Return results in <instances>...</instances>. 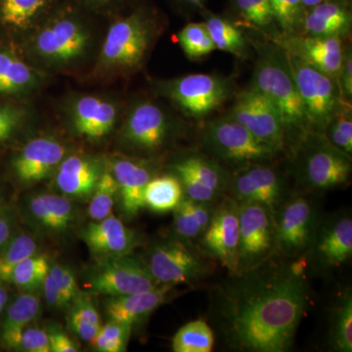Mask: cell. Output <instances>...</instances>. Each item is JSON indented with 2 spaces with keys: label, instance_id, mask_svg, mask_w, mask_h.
I'll return each instance as SVG.
<instances>
[{
  "label": "cell",
  "instance_id": "17",
  "mask_svg": "<svg viewBox=\"0 0 352 352\" xmlns=\"http://www.w3.org/2000/svg\"><path fill=\"white\" fill-rule=\"evenodd\" d=\"M52 76L30 63L12 41L0 38V101H31Z\"/></svg>",
  "mask_w": 352,
  "mask_h": 352
},
{
  "label": "cell",
  "instance_id": "5",
  "mask_svg": "<svg viewBox=\"0 0 352 352\" xmlns=\"http://www.w3.org/2000/svg\"><path fill=\"white\" fill-rule=\"evenodd\" d=\"M126 104L112 94L72 91L58 105L69 135L88 144H103L116 135Z\"/></svg>",
  "mask_w": 352,
  "mask_h": 352
},
{
  "label": "cell",
  "instance_id": "8",
  "mask_svg": "<svg viewBox=\"0 0 352 352\" xmlns=\"http://www.w3.org/2000/svg\"><path fill=\"white\" fill-rule=\"evenodd\" d=\"M153 90L186 117L203 119L230 97L232 87L230 80L214 74H191L155 80Z\"/></svg>",
  "mask_w": 352,
  "mask_h": 352
},
{
  "label": "cell",
  "instance_id": "42",
  "mask_svg": "<svg viewBox=\"0 0 352 352\" xmlns=\"http://www.w3.org/2000/svg\"><path fill=\"white\" fill-rule=\"evenodd\" d=\"M177 41L190 60L200 59L217 50L203 22H191L184 25L177 34Z\"/></svg>",
  "mask_w": 352,
  "mask_h": 352
},
{
  "label": "cell",
  "instance_id": "1",
  "mask_svg": "<svg viewBox=\"0 0 352 352\" xmlns=\"http://www.w3.org/2000/svg\"><path fill=\"white\" fill-rule=\"evenodd\" d=\"M305 261L234 276L224 292V330L239 351L285 352L291 349L307 307Z\"/></svg>",
  "mask_w": 352,
  "mask_h": 352
},
{
  "label": "cell",
  "instance_id": "34",
  "mask_svg": "<svg viewBox=\"0 0 352 352\" xmlns=\"http://www.w3.org/2000/svg\"><path fill=\"white\" fill-rule=\"evenodd\" d=\"M36 111L31 101H0V147L34 126Z\"/></svg>",
  "mask_w": 352,
  "mask_h": 352
},
{
  "label": "cell",
  "instance_id": "25",
  "mask_svg": "<svg viewBox=\"0 0 352 352\" xmlns=\"http://www.w3.org/2000/svg\"><path fill=\"white\" fill-rule=\"evenodd\" d=\"M61 0H0V38L17 44L57 6Z\"/></svg>",
  "mask_w": 352,
  "mask_h": 352
},
{
  "label": "cell",
  "instance_id": "53",
  "mask_svg": "<svg viewBox=\"0 0 352 352\" xmlns=\"http://www.w3.org/2000/svg\"><path fill=\"white\" fill-rule=\"evenodd\" d=\"M173 6L183 11H201L205 9L207 0H170Z\"/></svg>",
  "mask_w": 352,
  "mask_h": 352
},
{
  "label": "cell",
  "instance_id": "45",
  "mask_svg": "<svg viewBox=\"0 0 352 352\" xmlns=\"http://www.w3.org/2000/svg\"><path fill=\"white\" fill-rule=\"evenodd\" d=\"M173 212V229L178 240L191 244L193 241L200 239L204 231L192 212L188 197H183L179 205Z\"/></svg>",
  "mask_w": 352,
  "mask_h": 352
},
{
  "label": "cell",
  "instance_id": "3",
  "mask_svg": "<svg viewBox=\"0 0 352 352\" xmlns=\"http://www.w3.org/2000/svg\"><path fill=\"white\" fill-rule=\"evenodd\" d=\"M107 22L94 66L82 80L106 85L135 75L164 29L161 13L144 0Z\"/></svg>",
  "mask_w": 352,
  "mask_h": 352
},
{
  "label": "cell",
  "instance_id": "23",
  "mask_svg": "<svg viewBox=\"0 0 352 352\" xmlns=\"http://www.w3.org/2000/svg\"><path fill=\"white\" fill-rule=\"evenodd\" d=\"M287 52L296 55L326 75L339 80L344 51L340 36H289L276 41Z\"/></svg>",
  "mask_w": 352,
  "mask_h": 352
},
{
  "label": "cell",
  "instance_id": "7",
  "mask_svg": "<svg viewBox=\"0 0 352 352\" xmlns=\"http://www.w3.org/2000/svg\"><path fill=\"white\" fill-rule=\"evenodd\" d=\"M351 155L329 142L323 133L309 131L300 138L296 157L298 177L315 192L340 188L351 176Z\"/></svg>",
  "mask_w": 352,
  "mask_h": 352
},
{
  "label": "cell",
  "instance_id": "11",
  "mask_svg": "<svg viewBox=\"0 0 352 352\" xmlns=\"http://www.w3.org/2000/svg\"><path fill=\"white\" fill-rule=\"evenodd\" d=\"M74 149L68 140L53 132L32 134L11 157V175L23 186L38 184L52 177L64 157Z\"/></svg>",
  "mask_w": 352,
  "mask_h": 352
},
{
  "label": "cell",
  "instance_id": "14",
  "mask_svg": "<svg viewBox=\"0 0 352 352\" xmlns=\"http://www.w3.org/2000/svg\"><path fill=\"white\" fill-rule=\"evenodd\" d=\"M85 288L108 296L132 295L160 286L145 261L132 254L96 261Z\"/></svg>",
  "mask_w": 352,
  "mask_h": 352
},
{
  "label": "cell",
  "instance_id": "36",
  "mask_svg": "<svg viewBox=\"0 0 352 352\" xmlns=\"http://www.w3.org/2000/svg\"><path fill=\"white\" fill-rule=\"evenodd\" d=\"M38 240L27 232L14 233L11 239L0 249V281L9 283L14 268L32 254H38Z\"/></svg>",
  "mask_w": 352,
  "mask_h": 352
},
{
  "label": "cell",
  "instance_id": "4",
  "mask_svg": "<svg viewBox=\"0 0 352 352\" xmlns=\"http://www.w3.org/2000/svg\"><path fill=\"white\" fill-rule=\"evenodd\" d=\"M252 87L276 108L286 131L300 132L302 136L309 132L307 113L286 51L274 41L258 47Z\"/></svg>",
  "mask_w": 352,
  "mask_h": 352
},
{
  "label": "cell",
  "instance_id": "44",
  "mask_svg": "<svg viewBox=\"0 0 352 352\" xmlns=\"http://www.w3.org/2000/svg\"><path fill=\"white\" fill-rule=\"evenodd\" d=\"M329 142L342 151L352 154V117L351 104H344L323 132Z\"/></svg>",
  "mask_w": 352,
  "mask_h": 352
},
{
  "label": "cell",
  "instance_id": "39",
  "mask_svg": "<svg viewBox=\"0 0 352 352\" xmlns=\"http://www.w3.org/2000/svg\"><path fill=\"white\" fill-rule=\"evenodd\" d=\"M117 200H119L117 182L106 163L105 170L89 198L87 212L90 219L101 220L112 214Z\"/></svg>",
  "mask_w": 352,
  "mask_h": 352
},
{
  "label": "cell",
  "instance_id": "2",
  "mask_svg": "<svg viewBox=\"0 0 352 352\" xmlns=\"http://www.w3.org/2000/svg\"><path fill=\"white\" fill-rule=\"evenodd\" d=\"M103 32L99 19L69 0H61L16 45L23 56L41 71L52 76H71L82 80L94 66Z\"/></svg>",
  "mask_w": 352,
  "mask_h": 352
},
{
  "label": "cell",
  "instance_id": "51",
  "mask_svg": "<svg viewBox=\"0 0 352 352\" xmlns=\"http://www.w3.org/2000/svg\"><path fill=\"white\" fill-rule=\"evenodd\" d=\"M43 296L45 302L51 307L54 308H66L63 298L60 294L56 283L53 280L52 276L48 272L47 276L45 277L43 283Z\"/></svg>",
  "mask_w": 352,
  "mask_h": 352
},
{
  "label": "cell",
  "instance_id": "10",
  "mask_svg": "<svg viewBox=\"0 0 352 352\" xmlns=\"http://www.w3.org/2000/svg\"><path fill=\"white\" fill-rule=\"evenodd\" d=\"M286 53L307 113L309 131L323 133L333 116L347 104L342 99L339 80Z\"/></svg>",
  "mask_w": 352,
  "mask_h": 352
},
{
  "label": "cell",
  "instance_id": "47",
  "mask_svg": "<svg viewBox=\"0 0 352 352\" xmlns=\"http://www.w3.org/2000/svg\"><path fill=\"white\" fill-rule=\"evenodd\" d=\"M50 274L56 283L65 305L68 307L80 292L75 274L66 266L58 263L51 264Z\"/></svg>",
  "mask_w": 352,
  "mask_h": 352
},
{
  "label": "cell",
  "instance_id": "15",
  "mask_svg": "<svg viewBox=\"0 0 352 352\" xmlns=\"http://www.w3.org/2000/svg\"><path fill=\"white\" fill-rule=\"evenodd\" d=\"M239 203L223 195L200 239L203 252L219 261L232 276L239 270Z\"/></svg>",
  "mask_w": 352,
  "mask_h": 352
},
{
  "label": "cell",
  "instance_id": "6",
  "mask_svg": "<svg viewBox=\"0 0 352 352\" xmlns=\"http://www.w3.org/2000/svg\"><path fill=\"white\" fill-rule=\"evenodd\" d=\"M171 113L151 98L126 104L116 138L124 154L152 159L168 147L177 132Z\"/></svg>",
  "mask_w": 352,
  "mask_h": 352
},
{
  "label": "cell",
  "instance_id": "46",
  "mask_svg": "<svg viewBox=\"0 0 352 352\" xmlns=\"http://www.w3.org/2000/svg\"><path fill=\"white\" fill-rule=\"evenodd\" d=\"M99 20H109L142 0H69Z\"/></svg>",
  "mask_w": 352,
  "mask_h": 352
},
{
  "label": "cell",
  "instance_id": "50",
  "mask_svg": "<svg viewBox=\"0 0 352 352\" xmlns=\"http://www.w3.org/2000/svg\"><path fill=\"white\" fill-rule=\"evenodd\" d=\"M339 83L340 90H342V99L346 103L351 104L352 98V54L351 50L344 51Z\"/></svg>",
  "mask_w": 352,
  "mask_h": 352
},
{
  "label": "cell",
  "instance_id": "52",
  "mask_svg": "<svg viewBox=\"0 0 352 352\" xmlns=\"http://www.w3.org/2000/svg\"><path fill=\"white\" fill-rule=\"evenodd\" d=\"M15 220L10 212H0V249L7 244L15 233Z\"/></svg>",
  "mask_w": 352,
  "mask_h": 352
},
{
  "label": "cell",
  "instance_id": "27",
  "mask_svg": "<svg viewBox=\"0 0 352 352\" xmlns=\"http://www.w3.org/2000/svg\"><path fill=\"white\" fill-rule=\"evenodd\" d=\"M173 286L160 285L155 289L132 295L109 296L105 311L109 320L133 327L166 302Z\"/></svg>",
  "mask_w": 352,
  "mask_h": 352
},
{
  "label": "cell",
  "instance_id": "26",
  "mask_svg": "<svg viewBox=\"0 0 352 352\" xmlns=\"http://www.w3.org/2000/svg\"><path fill=\"white\" fill-rule=\"evenodd\" d=\"M25 210L32 223L50 235L68 232L78 219L73 200L60 193H38L30 196Z\"/></svg>",
  "mask_w": 352,
  "mask_h": 352
},
{
  "label": "cell",
  "instance_id": "20",
  "mask_svg": "<svg viewBox=\"0 0 352 352\" xmlns=\"http://www.w3.org/2000/svg\"><path fill=\"white\" fill-rule=\"evenodd\" d=\"M150 160L124 153L106 156L108 168L117 182L120 207L129 219L138 217L145 208L146 185L156 175Z\"/></svg>",
  "mask_w": 352,
  "mask_h": 352
},
{
  "label": "cell",
  "instance_id": "55",
  "mask_svg": "<svg viewBox=\"0 0 352 352\" xmlns=\"http://www.w3.org/2000/svg\"><path fill=\"white\" fill-rule=\"evenodd\" d=\"M303 6H305V8L309 9L311 7L317 6V4L320 3V2L323 1V0H302Z\"/></svg>",
  "mask_w": 352,
  "mask_h": 352
},
{
  "label": "cell",
  "instance_id": "18",
  "mask_svg": "<svg viewBox=\"0 0 352 352\" xmlns=\"http://www.w3.org/2000/svg\"><path fill=\"white\" fill-rule=\"evenodd\" d=\"M228 117L277 152L286 146L287 131L281 116L263 94L249 88L238 95Z\"/></svg>",
  "mask_w": 352,
  "mask_h": 352
},
{
  "label": "cell",
  "instance_id": "41",
  "mask_svg": "<svg viewBox=\"0 0 352 352\" xmlns=\"http://www.w3.org/2000/svg\"><path fill=\"white\" fill-rule=\"evenodd\" d=\"M331 344L335 351H352V296L351 292L342 296L333 312Z\"/></svg>",
  "mask_w": 352,
  "mask_h": 352
},
{
  "label": "cell",
  "instance_id": "24",
  "mask_svg": "<svg viewBox=\"0 0 352 352\" xmlns=\"http://www.w3.org/2000/svg\"><path fill=\"white\" fill-rule=\"evenodd\" d=\"M316 263L324 268L340 267L352 256V220L337 215L319 222L311 247Z\"/></svg>",
  "mask_w": 352,
  "mask_h": 352
},
{
  "label": "cell",
  "instance_id": "49",
  "mask_svg": "<svg viewBox=\"0 0 352 352\" xmlns=\"http://www.w3.org/2000/svg\"><path fill=\"white\" fill-rule=\"evenodd\" d=\"M50 339V352H76L80 351L75 340L57 324L50 323L45 329Z\"/></svg>",
  "mask_w": 352,
  "mask_h": 352
},
{
  "label": "cell",
  "instance_id": "48",
  "mask_svg": "<svg viewBox=\"0 0 352 352\" xmlns=\"http://www.w3.org/2000/svg\"><path fill=\"white\" fill-rule=\"evenodd\" d=\"M16 351L50 352V339L45 329L31 327V325L21 333Z\"/></svg>",
  "mask_w": 352,
  "mask_h": 352
},
{
  "label": "cell",
  "instance_id": "32",
  "mask_svg": "<svg viewBox=\"0 0 352 352\" xmlns=\"http://www.w3.org/2000/svg\"><path fill=\"white\" fill-rule=\"evenodd\" d=\"M234 22L263 32L274 43L282 38L270 0H230Z\"/></svg>",
  "mask_w": 352,
  "mask_h": 352
},
{
  "label": "cell",
  "instance_id": "37",
  "mask_svg": "<svg viewBox=\"0 0 352 352\" xmlns=\"http://www.w3.org/2000/svg\"><path fill=\"white\" fill-rule=\"evenodd\" d=\"M214 331L207 322L198 319L185 324L173 339L175 352H210L214 349Z\"/></svg>",
  "mask_w": 352,
  "mask_h": 352
},
{
  "label": "cell",
  "instance_id": "12",
  "mask_svg": "<svg viewBox=\"0 0 352 352\" xmlns=\"http://www.w3.org/2000/svg\"><path fill=\"white\" fill-rule=\"evenodd\" d=\"M239 226L238 275L256 270L276 254L274 212L261 204L240 201Z\"/></svg>",
  "mask_w": 352,
  "mask_h": 352
},
{
  "label": "cell",
  "instance_id": "22",
  "mask_svg": "<svg viewBox=\"0 0 352 352\" xmlns=\"http://www.w3.org/2000/svg\"><path fill=\"white\" fill-rule=\"evenodd\" d=\"M80 237L96 261L132 254L139 244L136 233L113 214L92 220L82 228Z\"/></svg>",
  "mask_w": 352,
  "mask_h": 352
},
{
  "label": "cell",
  "instance_id": "29",
  "mask_svg": "<svg viewBox=\"0 0 352 352\" xmlns=\"http://www.w3.org/2000/svg\"><path fill=\"white\" fill-rule=\"evenodd\" d=\"M4 311L0 338L4 346L15 351L21 333L41 314V298L34 292H24L8 302Z\"/></svg>",
  "mask_w": 352,
  "mask_h": 352
},
{
  "label": "cell",
  "instance_id": "9",
  "mask_svg": "<svg viewBox=\"0 0 352 352\" xmlns=\"http://www.w3.org/2000/svg\"><path fill=\"white\" fill-rule=\"evenodd\" d=\"M201 139L215 161L236 166V170L250 164L267 163L278 153L228 116L206 122Z\"/></svg>",
  "mask_w": 352,
  "mask_h": 352
},
{
  "label": "cell",
  "instance_id": "33",
  "mask_svg": "<svg viewBox=\"0 0 352 352\" xmlns=\"http://www.w3.org/2000/svg\"><path fill=\"white\" fill-rule=\"evenodd\" d=\"M184 197L182 185L173 173L153 176L146 185L145 208L157 214L173 212Z\"/></svg>",
  "mask_w": 352,
  "mask_h": 352
},
{
  "label": "cell",
  "instance_id": "56",
  "mask_svg": "<svg viewBox=\"0 0 352 352\" xmlns=\"http://www.w3.org/2000/svg\"><path fill=\"white\" fill-rule=\"evenodd\" d=\"M349 1H351V0H349Z\"/></svg>",
  "mask_w": 352,
  "mask_h": 352
},
{
  "label": "cell",
  "instance_id": "19",
  "mask_svg": "<svg viewBox=\"0 0 352 352\" xmlns=\"http://www.w3.org/2000/svg\"><path fill=\"white\" fill-rule=\"evenodd\" d=\"M226 192L240 201L258 203L275 212L285 200L283 178L276 168L259 163L235 170L230 176Z\"/></svg>",
  "mask_w": 352,
  "mask_h": 352
},
{
  "label": "cell",
  "instance_id": "21",
  "mask_svg": "<svg viewBox=\"0 0 352 352\" xmlns=\"http://www.w3.org/2000/svg\"><path fill=\"white\" fill-rule=\"evenodd\" d=\"M106 168V156L74 149L64 157L52 175L58 193L71 200H89Z\"/></svg>",
  "mask_w": 352,
  "mask_h": 352
},
{
  "label": "cell",
  "instance_id": "31",
  "mask_svg": "<svg viewBox=\"0 0 352 352\" xmlns=\"http://www.w3.org/2000/svg\"><path fill=\"white\" fill-rule=\"evenodd\" d=\"M204 24L215 46V50L230 53L237 58L248 56V43L240 25L230 18L203 9Z\"/></svg>",
  "mask_w": 352,
  "mask_h": 352
},
{
  "label": "cell",
  "instance_id": "30",
  "mask_svg": "<svg viewBox=\"0 0 352 352\" xmlns=\"http://www.w3.org/2000/svg\"><path fill=\"white\" fill-rule=\"evenodd\" d=\"M170 170L188 173L203 184L224 194L231 173L222 164L200 153H189L170 164Z\"/></svg>",
  "mask_w": 352,
  "mask_h": 352
},
{
  "label": "cell",
  "instance_id": "38",
  "mask_svg": "<svg viewBox=\"0 0 352 352\" xmlns=\"http://www.w3.org/2000/svg\"><path fill=\"white\" fill-rule=\"evenodd\" d=\"M51 263L47 256L34 254L21 261L11 273L9 283H12L23 292H34L43 286L50 272Z\"/></svg>",
  "mask_w": 352,
  "mask_h": 352
},
{
  "label": "cell",
  "instance_id": "40",
  "mask_svg": "<svg viewBox=\"0 0 352 352\" xmlns=\"http://www.w3.org/2000/svg\"><path fill=\"white\" fill-rule=\"evenodd\" d=\"M282 38L302 34L307 8L302 0H270Z\"/></svg>",
  "mask_w": 352,
  "mask_h": 352
},
{
  "label": "cell",
  "instance_id": "43",
  "mask_svg": "<svg viewBox=\"0 0 352 352\" xmlns=\"http://www.w3.org/2000/svg\"><path fill=\"white\" fill-rule=\"evenodd\" d=\"M131 326L120 322L108 320L102 325L94 339L89 342L94 351L99 352H124L131 335Z\"/></svg>",
  "mask_w": 352,
  "mask_h": 352
},
{
  "label": "cell",
  "instance_id": "13",
  "mask_svg": "<svg viewBox=\"0 0 352 352\" xmlns=\"http://www.w3.org/2000/svg\"><path fill=\"white\" fill-rule=\"evenodd\" d=\"M276 254L284 258L302 256L314 243L319 226L318 208L307 196L285 199L274 212Z\"/></svg>",
  "mask_w": 352,
  "mask_h": 352
},
{
  "label": "cell",
  "instance_id": "35",
  "mask_svg": "<svg viewBox=\"0 0 352 352\" xmlns=\"http://www.w3.org/2000/svg\"><path fill=\"white\" fill-rule=\"evenodd\" d=\"M68 307L67 320L72 332L85 342H91L102 326L100 314L91 298L80 292Z\"/></svg>",
  "mask_w": 352,
  "mask_h": 352
},
{
  "label": "cell",
  "instance_id": "28",
  "mask_svg": "<svg viewBox=\"0 0 352 352\" xmlns=\"http://www.w3.org/2000/svg\"><path fill=\"white\" fill-rule=\"evenodd\" d=\"M352 14L349 0H323L307 9L302 34L309 36H340L351 32Z\"/></svg>",
  "mask_w": 352,
  "mask_h": 352
},
{
  "label": "cell",
  "instance_id": "54",
  "mask_svg": "<svg viewBox=\"0 0 352 352\" xmlns=\"http://www.w3.org/2000/svg\"><path fill=\"white\" fill-rule=\"evenodd\" d=\"M8 302V292H7L6 287L3 286V282L0 281V315L3 314Z\"/></svg>",
  "mask_w": 352,
  "mask_h": 352
},
{
  "label": "cell",
  "instance_id": "16",
  "mask_svg": "<svg viewBox=\"0 0 352 352\" xmlns=\"http://www.w3.org/2000/svg\"><path fill=\"white\" fill-rule=\"evenodd\" d=\"M180 240L153 245L145 261L159 285L188 283L201 279L210 270L207 261Z\"/></svg>",
  "mask_w": 352,
  "mask_h": 352
}]
</instances>
